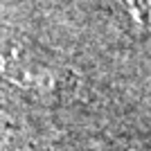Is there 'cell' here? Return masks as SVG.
I'll use <instances>...</instances> for the list:
<instances>
[{"label":"cell","instance_id":"1","mask_svg":"<svg viewBox=\"0 0 151 151\" xmlns=\"http://www.w3.org/2000/svg\"><path fill=\"white\" fill-rule=\"evenodd\" d=\"M0 81L27 93H50L57 79L45 63L27 54L23 47L0 38Z\"/></svg>","mask_w":151,"mask_h":151},{"label":"cell","instance_id":"2","mask_svg":"<svg viewBox=\"0 0 151 151\" xmlns=\"http://www.w3.org/2000/svg\"><path fill=\"white\" fill-rule=\"evenodd\" d=\"M129 16L151 34V0H117Z\"/></svg>","mask_w":151,"mask_h":151}]
</instances>
